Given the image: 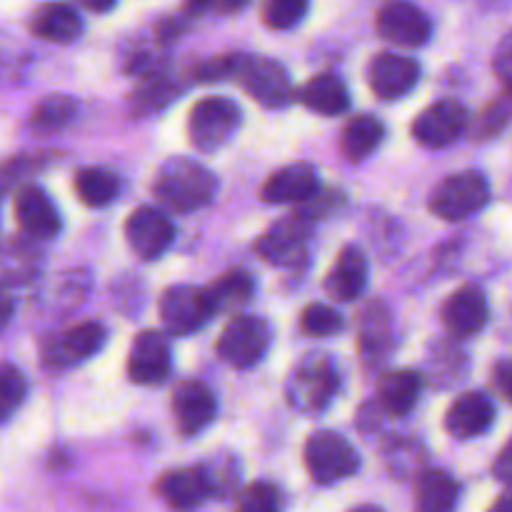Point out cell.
I'll use <instances>...</instances> for the list:
<instances>
[{"label": "cell", "instance_id": "ba28073f", "mask_svg": "<svg viewBox=\"0 0 512 512\" xmlns=\"http://www.w3.org/2000/svg\"><path fill=\"white\" fill-rule=\"evenodd\" d=\"M158 310L165 333L175 338L195 333L215 315L208 288H195V285H170L160 295Z\"/></svg>", "mask_w": 512, "mask_h": 512}, {"label": "cell", "instance_id": "9c48e42d", "mask_svg": "<svg viewBox=\"0 0 512 512\" xmlns=\"http://www.w3.org/2000/svg\"><path fill=\"white\" fill-rule=\"evenodd\" d=\"M238 83L245 93L268 110H280L293 100V83L288 70L270 58H243Z\"/></svg>", "mask_w": 512, "mask_h": 512}, {"label": "cell", "instance_id": "f6af8a7d", "mask_svg": "<svg viewBox=\"0 0 512 512\" xmlns=\"http://www.w3.org/2000/svg\"><path fill=\"white\" fill-rule=\"evenodd\" d=\"M350 512H383V508H378V505H363V508H355Z\"/></svg>", "mask_w": 512, "mask_h": 512}, {"label": "cell", "instance_id": "6da1fadb", "mask_svg": "<svg viewBox=\"0 0 512 512\" xmlns=\"http://www.w3.org/2000/svg\"><path fill=\"white\" fill-rule=\"evenodd\" d=\"M215 193V175L203 163L190 158H170L160 165L153 180V195L173 213H195L210 205Z\"/></svg>", "mask_w": 512, "mask_h": 512}, {"label": "cell", "instance_id": "e0dca14e", "mask_svg": "<svg viewBox=\"0 0 512 512\" xmlns=\"http://www.w3.org/2000/svg\"><path fill=\"white\" fill-rule=\"evenodd\" d=\"M218 413L215 393L203 380H185L173 393V415L183 435H195L208 428Z\"/></svg>", "mask_w": 512, "mask_h": 512}, {"label": "cell", "instance_id": "3957f363", "mask_svg": "<svg viewBox=\"0 0 512 512\" xmlns=\"http://www.w3.org/2000/svg\"><path fill=\"white\" fill-rule=\"evenodd\" d=\"M490 200V185L483 173L478 170H463L453 173L433 190L430 195V213L448 223L470 218L478 210H483Z\"/></svg>", "mask_w": 512, "mask_h": 512}, {"label": "cell", "instance_id": "9a60e30c", "mask_svg": "<svg viewBox=\"0 0 512 512\" xmlns=\"http://www.w3.org/2000/svg\"><path fill=\"white\" fill-rule=\"evenodd\" d=\"M420 65L413 58L398 53H378L368 65V83L373 93L383 100L408 95L418 85Z\"/></svg>", "mask_w": 512, "mask_h": 512}, {"label": "cell", "instance_id": "d6a6232c", "mask_svg": "<svg viewBox=\"0 0 512 512\" xmlns=\"http://www.w3.org/2000/svg\"><path fill=\"white\" fill-rule=\"evenodd\" d=\"M300 328L305 335H313V338H330V335L343 333L345 320L343 315L335 308L325 303H313L303 310L300 315Z\"/></svg>", "mask_w": 512, "mask_h": 512}, {"label": "cell", "instance_id": "4fadbf2b", "mask_svg": "<svg viewBox=\"0 0 512 512\" xmlns=\"http://www.w3.org/2000/svg\"><path fill=\"white\" fill-rule=\"evenodd\" d=\"M105 328L100 323H80L73 328L63 330L55 338H50L43 348L45 363L53 368H68V365H78L83 360L93 358L105 343Z\"/></svg>", "mask_w": 512, "mask_h": 512}, {"label": "cell", "instance_id": "8992f818", "mask_svg": "<svg viewBox=\"0 0 512 512\" xmlns=\"http://www.w3.org/2000/svg\"><path fill=\"white\" fill-rule=\"evenodd\" d=\"M288 403L298 413H318L328 408L338 390V373L325 355H310L295 365L288 378Z\"/></svg>", "mask_w": 512, "mask_h": 512}, {"label": "cell", "instance_id": "ab89813d", "mask_svg": "<svg viewBox=\"0 0 512 512\" xmlns=\"http://www.w3.org/2000/svg\"><path fill=\"white\" fill-rule=\"evenodd\" d=\"M493 68L500 80H505V88H512V30L500 40L498 50H495Z\"/></svg>", "mask_w": 512, "mask_h": 512}, {"label": "cell", "instance_id": "2e32d148", "mask_svg": "<svg viewBox=\"0 0 512 512\" xmlns=\"http://www.w3.org/2000/svg\"><path fill=\"white\" fill-rule=\"evenodd\" d=\"M320 193V175L313 165L293 163L275 170L265 180L263 195L265 203L270 205H290V203H310Z\"/></svg>", "mask_w": 512, "mask_h": 512}, {"label": "cell", "instance_id": "603a6c76", "mask_svg": "<svg viewBox=\"0 0 512 512\" xmlns=\"http://www.w3.org/2000/svg\"><path fill=\"white\" fill-rule=\"evenodd\" d=\"M298 100L308 110H313L318 115H328V118L343 115L350 108L348 88H345L343 80L330 73L310 78L298 93Z\"/></svg>", "mask_w": 512, "mask_h": 512}, {"label": "cell", "instance_id": "836d02e7", "mask_svg": "<svg viewBox=\"0 0 512 512\" xmlns=\"http://www.w3.org/2000/svg\"><path fill=\"white\" fill-rule=\"evenodd\" d=\"M203 470L205 480H208L210 495H228L230 490L238 485L240 470H238V460L233 455H218V458H210L208 463L200 465Z\"/></svg>", "mask_w": 512, "mask_h": 512}, {"label": "cell", "instance_id": "d6986e66", "mask_svg": "<svg viewBox=\"0 0 512 512\" xmlns=\"http://www.w3.org/2000/svg\"><path fill=\"white\" fill-rule=\"evenodd\" d=\"M15 218L33 238H53L60 233V213L50 195L38 185H25L15 195Z\"/></svg>", "mask_w": 512, "mask_h": 512}, {"label": "cell", "instance_id": "52a82bcc", "mask_svg": "<svg viewBox=\"0 0 512 512\" xmlns=\"http://www.w3.org/2000/svg\"><path fill=\"white\" fill-rule=\"evenodd\" d=\"M270 325L255 315H235L218 340V355L230 368H253L265 358L270 348Z\"/></svg>", "mask_w": 512, "mask_h": 512}, {"label": "cell", "instance_id": "277c9868", "mask_svg": "<svg viewBox=\"0 0 512 512\" xmlns=\"http://www.w3.org/2000/svg\"><path fill=\"white\" fill-rule=\"evenodd\" d=\"M315 215L298 213L280 218L260 235L258 253L268 263L280 265V268H300L308 260L310 238H313Z\"/></svg>", "mask_w": 512, "mask_h": 512}, {"label": "cell", "instance_id": "f1b7e54d", "mask_svg": "<svg viewBox=\"0 0 512 512\" xmlns=\"http://www.w3.org/2000/svg\"><path fill=\"white\" fill-rule=\"evenodd\" d=\"M255 293L253 275L245 273V270H230L223 278L215 280L208 288L210 303H213L215 313H235L243 305L250 303Z\"/></svg>", "mask_w": 512, "mask_h": 512}, {"label": "cell", "instance_id": "4316f807", "mask_svg": "<svg viewBox=\"0 0 512 512\" xmlns=\"http://www.w3.org/2000/svg\"><path fill=\"white\" fill-rule=\"evenodd\" d=\"M460 488L453 475L445 470L430 468L418 478L415 512H455Z\"/></svg>", "mask_w": 512, "mask_h": 512}, {"label": "cell", "instance_id": "4dcf8cb0", "mask_svg": "<svg viewBox=\"0 0 512 512\" xmlns=\"http://www.w3.org/2000/svg\"><path fill=\"white\" fill-rule=\"evenodd\" d=\"M385 128L375 115H355L343 130V153L348 155V160L358 163L365 160L368 155L375 153V148L383 140Z\"/></svg>", "mask_w": 512, "mask_h": 512}, {"label": "cell", "instance_id": "7bdbcfd3", "mask_svg": "<svg viewBox=\"0 0 512 512\" xmlns=\"http://www.w3.org/2000/svg\"><path fill=\"white\" fill-rule=\"evenodd\" d=\"M488 512H512V493L500 495Z\"/></svg>", "mask_w": 512, "mask_h": 512}, {"label": "cell", "instance_id": "5b68a950", "mask_svg": "<svg viewBox=\"0 0 512 512\" xmlns=\"http://www.w3.org/2000/svg\"><path fill=\"white\" fill-rule=\"evenodd\" d=\"M305 468L318 485H333L358 473L360 455L340 433L320 430L305 443Z\"/></svg>", "mask_w": 512, "mask_h": 512}, {"label": "cell", "instance_id": "ac0fdd59", "mask_svg": "<svg viewBox=\"0 0 512 512\" xmlns=\"http://www.w3.org/2000/svg\"><path fill=\"white\" fill-rule=\"evenodd\" d=\"M488 298L478 285H465L455 290L443 305V323L455 338H470L488 323Z\"/></svg>", "mask_w": 512, "mask_h": 512}, {"label": "cell", "instance_id": "f35d334b", "mask_svg": "<svg viewBox=\"0 0 512 512\" xmlns=\"http://www.w3.org/2000/svg\"><path fill=\"white\" fill-rule=\"evenodd\" d=\"M245 55H220V58H210L195 68V78L200 83H215V80L238 78V70L243 65Z\"/></svg>", "mask_w": 512, "mask_h": 512}, {"label": "cell", "instance_id": "8d00e7d4", "mask_svg": "<svg viewBox=\"0 0 512 512\" xmlns=\"http://www.w3.org/2000/svg\"><path fill=\"white\" fill-rule=\"evenodd\" d=\"M308 13V3L303 0H270L263 5V23L270 30H290Z\"/></svg>", "mask_w": 512, "mask_h": 512}, {"label": "cell", "instance_id": "5bb4252c", "mask_svg": "<svg viewBox=\"0 0 512 512\" xmlns=\"http://www.w3.org/2000/svg\"><path fill=\"white\" fill-rule=\"evenodd\" d=\"M170 375V343L158 330L135 335L128 353V378L138 385H158Z\"/></svg>", "mask_w": 512, "mask_h": 512}, {"label": "cell", "instance_id": "484cf974", "mask_svg": "<svg viewBox=\"0 0 512 512\" xmlns=\"http://www.w3.org/2000/svg\"><path fill=\"white\" fill-rule=\"evenodd\" d=\"M393 323L385 305L373 303L363 310L360 318V350L368 358V363H380L378 358L393 350Z\"/></svg>", "mask_w": 512, "mask_h": 512}, {"label": "cell", "instance_id": "8fae6325", "mask_svg": "<svg viewBox=\"0 0 512 512\" xmlns=\"http://www.w3.org/2000/svg\"><path fill=\"white\" fill-rule=\"evenodd\" d=\"M375 28L388 43L400 45V48H420L428 43L430 33H433L428 13L413 3H403V0L385 3L378 10Z\"/></svg>", "mask_w": 512, "mask_h": 512}, {"label": "cell", "instance_id": "74e56055", "mask_svg": "<svg viewBox=\"0 0 512 512\" xmlns=\"http://www.w3.org/2000/svg\"><path fill=\"white\" fill-rule=\"evenodd\" d=\"M238 512H280V493L270 483H253L238 495Z\"/></svg>", "mask_w": 512, "mask_h": 512}, {"label": "cell", "instance_id": "ffe728a7", "mask_svg": "<svg viewBox=\"0 0 512 512\" xmlns=\"http://www.w3.org/2000/svg\"><path fill=\"white\" fill-rule=\"evenodd\" d=\"M495 420V405L483 393H465L445 413V430L453 438L468 440L490 430Z\"/></svg>", "mask_w": 512, "mask_h": 512}, {"label": "cell", "instance_id": "cb8c5ba5", "mask_svg": "<svg viewBox=\"0 0 512 512\" xmlns=\"http://www.w3.org/2000/svg\"><path fill=\"white\" fill-rule=\"evenodd\" d=\"M30 30L50 43H73L83 33V20L73 5H43L30 20Z\"/></svg>", "mask_w": 512, "mask_h": 512}, {"label": "cell", "instance_id": "7c38bea8", "mask_svg": "<svg viewBox=\"0 0 512 512\" xmlns=\"http://www.w3.org/2000/svg\"><path fill=\"white\" fill-rule=\"evenodd\" d=\"M175 228L158 208H138L125 220V240L140 260H155L173 245Z\"/></svg>", "mask_w": 512, "mask_h": 512}, {"label": "cell", "instance_id": "44dd1931", "mask_svg": "<svg viewBox=\"0 0 512 512\" xmlns=\"http://www.w3.org/2000/svg\"><path fill=\"white\" fill-rule=\"evenodd\" d=\"M365 285H368V260L358 245H345L325 278V290L333 300L350 303L363 295Z\"/></svg>", "mask_w": 512, "mask_h": 512}, {"label": "cell", "instance_id": "d590c367", "mask_svg": "<svg viewBox=\"0 0 512 512\" xmlns=\"http://www.w3.org/2000/svg\"><path fill=\"white\" fill-rule=\"evenodd\" d=\"M25 393H28V383H25L23 373L15 365L5 363L0 370V415H3V420H10L15 408H20Z\"/></svg>", "mask_w": 512, "mask_h": 512}, {"label": "cell", "instance_id": "e575fe53", "mask_svg": "<svg viewBox=\"0 0 512 512\" xmlns=\"http://www.w3.org/2000/svg\"><path fill=\"white\" fill-rule=\"evenodd\" d=\"M512 120V88H505L503 95L493 100V103L485 108V113L480 115L478 125H475V138H495L498 133H503Z\"/></svg>", "mask_w": 512, "mask_h": 512}, {"label": "cell", "instance_id": "83f0119b", "mask_svg": "<svg viewBox=\"0 0 512 512\" xmlns=\"http://www.w3.org/2000/svg\"><path fill=\"white\" fill-rule=\"evenodd\" d=\"M425 368H428V378L433 380V385L450 388L468 373V355L455 343H445L443 340V343L430 345Z\"/></svg>", "mask_w": 512, "mask_h": 512}, {"label": "cell", "instance_id": "7402d4cb", "mask_svg": "<svg viewBox=\"0 0 512 512\" xmlns=\"http://www.w3.org/2000/svg\"><path fill=\"white\" fill-rule=\"evenodd\" d=\"M158 493L163 495L165 503L175 510L195 508V505L203 503L205 498H210L208 480H205L200 465H195V468L168 470V473L160 478Z\"/></svg>", "mask_w": 512, "mask_h": 512}, {"label": "cell", "instance_id": "b9f144b4", "mask_svg": "<svg viewBox=\"0 0 512 512\" xmlns=\"http://www.w3.org/2000/svg\"><path fill=\"white\" fill-rule=\"evenodd\" d=\"M493 470H495V475H498V480L512 485V438H510V443L503 448V453L498 455V460H495Z\"/></svg>", "mask_w": 512, "mask_h": 512}, {"label": "cell", "instance_id": "f546056e", "mask_svg": "<svg viewBox=\"0 0 512 512\" xmlns=\"http://www.w3.org/2000/svg\"><path fill=\"white\" fill-rule=\"evenodd\" d=\"M75 193L90 208H103V205H110L118 198L120 178L113 170L90 165V168H83L75 173Z\"/></svg>", "mask_w": 512, "mask_h": 512}, {"label": "cell", "instance_id": "60d3db41", "mask_svg": "<svg viewBox=\"0 0 512 512\" xmlns=\"http://www.w3.org/2000/svg\"><path fill=\"white\" fill-rule=\"evenodd\" d=\"M490 380H493L495 390H498L505 400H510L512 403V358L495 363L493 378Z\"/></svg>", "mask_w": 512, "mask_h": 512}, {"label": "cell", "instance_id": "d4e9b609", "mask_svg": "<svg viewBox=\"0 0 512 512\" xmlns=\"http://www.w3.org/2000/svg\"><path fill=\"white\" fill-rule=\"evenodd\" d=\"M423 390V378L415 370H393V373L383 375L378 390V400L383 410L390 415H408L415 408Z\"/></svg>", "mask_w": 512, "mask_h": 512}, {"label": "cell", "instance_id": "30bf717a", "mask_svg": "<svg viewBox=\"0 0 512 512\" xmlns=\"http://www.w3.org/2000/svg\"><path fill=\"white\" fill-rule=\"evenodd\" d=\"M465 130H468V110L455 100H438L413 120V138L430 150L448 148Z\"/></svg>", "mask_w": 512, "mask_h": 512}, {"label": "cell", "instance_id": "ee69618b", "mask_svg": "<svg viewBox=\"0 0 512 512\" xmlns=\"http://www.w3.org/2000/svg\"><path fill=\"white\" fill-rule=\"evenodd\" d=\"M85 8L93 10V13H108L115 8V3H85Z\"/></svg>", "mask_w": 512, "mask_h": 512}, {"label": "cell", "instance_id": "7a4b0ae2", "mask_svg": "<svg viewBox=\"0 0 512 512\" xmlns=\"http://www.w3.org/2000/svg\"><path fill=\"white\" fill-rule=\"evenodd\" d=\"M243 123L238 103L223 95H208L200 98L190 108L188 115V138L200 153H215L230 143Z\"/></svg>", "mask_w": 512, "mask_h": 512}, {"label": "cell", "instance_id": "1f68e13d", "mask_svg": "<svg viewBox=\"0 0 512 512\" xmlns=\"http://www.w3.org/2000/svg\"><path fill=\"white\" fill-rule=\"evenodd\" d=\"M78 113V103L70 95H50V98L40 100L35 105L33 115H30V128L35 133H55V130L65 128L70 120Z\"/></svg>", "mask_w": 512, "mask_h": 512}]
</instances>
